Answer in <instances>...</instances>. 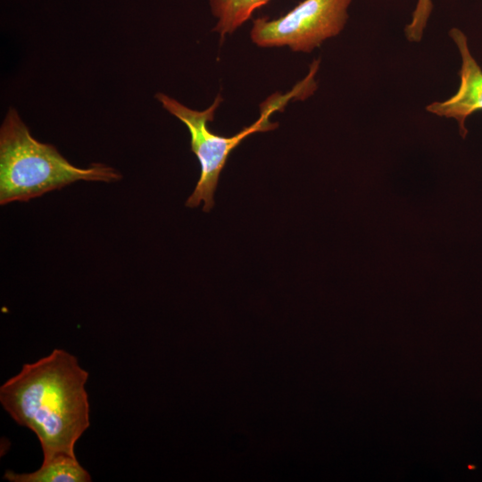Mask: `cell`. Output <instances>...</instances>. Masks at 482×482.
Wrapping results in <instances>:
<instances>
[{
  "mask_svg": "<svg viewBox=\"0 0 482 482\" xmlns=\"http://www.w3.org/2000/svg\"><path fill=\"white\" fill-rule=\"evenodd\" d=\"M353 0H303L274 20H253L250 37L260 47L287 46L309 54L341 33Z\"/></svg>",
  "mask_w": 482,
  "mask_h": 482,
  "instance_id": "cell-4",
  "label": "cell"
},
{
  "mask_svg": "<svg viewBox=\"0 0 482 482\" xmlns=\"http://www.w3.org/2000/svg\"><path fill=\"white\" fill-rule=\"evenodd\" d=\"M88 372L63 349H54L0 387V403L12 419L37 436L43 461L65 454L76 457L79 438L89 428L85 385Z\"/></svg>",
  "mask_w": 482,
  "mask_h": 482,
  "instance_id": "cell-1",
  "label": "cell"
},
{
  "mask_svg": "<svg viewBox=\"0 0 482 482\" xmlns=\"http://www.w3.org/2000/svg\"><path fill=\"white\" fill-rule=\"evenodd\" d=\"M309 92L304 81L285 95L275 94L261 104L259 119L232 137H224L210 130L208 123L213 120L214 113L222 102L219 95L213 103L205 110L196 111L187 107L176 99L163 94L155 95L162 107L181 120L190 134L192 152L196 155L201 173L199 180L192 195L186 202L187 207H197L204 202L203 210L208 212L214 204L213 195L220 175L224 169L231 152L248 136L255 132H265L275 129L278 123L271 122L270 117L277 111H282L286 104L298 96Z\"/></svg>",
  "mask_w": 482,
  "mask_h": 482,
  "instance_id": "cell-3",
  "label": "cell"
},
{
  "mask_svg": "<svg viewBox=\"0 0 482 482\" xmlns=\"http://www.w3.org/2000/svg\"><path fill=\"white\" fill-rule=\"evenodd\" d=\"M115 169L100 162L79 168L53 145L35 139L14 108L0 129V204L26 202L75 181L114 182Z\"/></svg>",
  "mask_w": 482,
  "mask_h": 482,
  "instance_id": "cell-2",
  "label": "cell"
},
{
  "mask_svg": "<svg viewBox=\"0 0 482 482\" xmlns=\"http://www.w3.org/2000/svg\"><path fill=\"white\" fill-rule=\"evenodd\" d=\"M432 0H418L412 12L411 20L406 25L404 33L408 41L420 42L432 12Z\"/></svg>",
  "mask_w": 482,
  "mask_h": 482,
  "instance_id": "cell-8",
  "label": "cell"
},
{
  "mask_svg": "<svg viewBox=\"0 0 482 482\" xmlns=\"http://www.w3.org/2000/svg\"><path fill=\"white\" fill-rule=\"evenodd\" d=\"M4 478L11 482H90L91 476L76 457L61 454L29 473H15L7 470Z\"/></svg>",
  "mask_w": 482,
  "mask_h": 482,
  "instance_id": "cell-6",
  "label": "cell"
},
{
  "mask_svg": "<svg viewBox=\"0 0 482 482\" xmlns=\"http://www.w3.org/2000/svg\"><path fill=\"white\" fill-rule=\"evenodd\" d=\"M449 36L457 46L461 65L459 71L460 85L454 95L445 101L433 102L426 106L427 112L439 117L454 119L462 137L467 134L465 121L475 112L482 111V69L470 53L466 35L453 28Z\"/></svg>",
  "mask_w": 482,
  "mask_h": 482,
  "instance_id": "cell-5",
  "label": "cell"
},
{
  "mask_svg": "<svg viewBox=\"0 0 482 482\" xmlns=\"http://www.w3.org/2000/svg\"><path fill=\"white\" fill-rule=\"evenodd\" d=\"M270 0H209L211 12L217 19L213 31L222 40L248 21L253 12Z\"/></svg>",
  "mask_w": 482,
  "mask_h": 482,
  "instance_id": "cell-7",
  "label": "cell"
}]
</instances>
